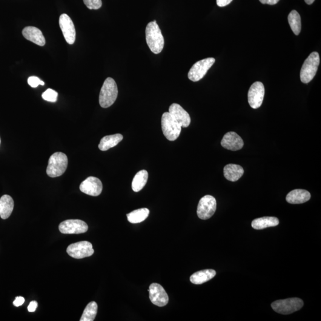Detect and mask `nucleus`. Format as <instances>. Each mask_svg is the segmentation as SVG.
I'll use <instances>...</instances> for the list:
<instances>
[{
    "label": "nucleus",
    "instance_id": "f704fd0d",
    "mask_svg": "<svg viewBox=\"0 0 321 321\" xmlns=\"http://www.w3.org/2000/svg\"><path fill=\"white\" fill-rule=\"evenodd\" d=\"M306 4L311 5L315 1V0H305Z\"/></svg>",
    "mask_w": 321,
    "mask_h": 321
},
{
    "label": "nucleus",
    "instance_id": "ddd939ff",
    "mask_svg": "<svg viewBox=\"0 0 321 321\" xmlns=\"http://www.w3.org/2000/svg\"><path fill=\"white\" fill-rule=\"evenodd\" d=\"M151 302L154 305L162 307L167 305L169 298L164 289L157 283H153L148 290Z\"/></svg>",
    "mask_w": 321,
    "mask_h": 321
},
{
    "label": "nucleus",
    "instance_id": "9b49d317",
    "mask_svg": "<svg viewBox=\"0 0 321 321\" xmlns=\"http://www.w3.org/2000/svg\"><path fill=\"white\" fill-rule=\"evenodd\" d=\"M265 96V88L262 83L255 82L252 84L248 93V101L251 107L254 109L261 106Z\"/></svg>",
    "mask_w": 321,
    "mask_h": 321
},
{
    "label": "nucleus",
    "instance_id": "2f4dec72",
    "mask_svg": "<svg viewBox=\"0 0 321 321\" xmlns=\"http://www.w3.org/2000/svg\"><path fill=\"white\" fill-rule=\"evenodd\" d=\"M233 0H217V4L220 7H225L230 4Z\"/></svg>",
    "mask_w": 321,
    "mask_h": 321
},
{
    "label": "nucleus",
    "instance_id": "a211bd4d",
    "mask_svg": "<svg viewBox=\"0 0 321 321\" xmlns=\"http://www.w3.org/2000/svg\"><path fill=\"white\" fill-rule=\"evenodd\" d=\"M311 193L303 189H295L286 196L287 202L291 204H301L308 202L311 199Z\"/></svg>",
    "mask_w": 321,
    "mask_h": 321
},
{
    "label": "nucleus",
    "instance_id": "c9c22d12",
    "mask_svg": "<svg viewBox=\"0 0 321 321\" xmlns=\"http://www.w3.org/2000/svg\"><path fill=\"white\" fill-rule=\"evenodd\" d=\"M0 143H1V139H0Z\"/></svg>",
    "mask_w": 321,
    "mask_h": 321
},
{
    "label": "nucleus",
    "instance_id": "4be33fe9",
    "mask_svg": "<svg viewBox=\"0 0 321 321\" xmlns=\"http://www.w3.org/2000/svg\"><path fill=\"white\" fill-rule=\"evenodd\" d=\"M279 225V220L276 217H264L255 219L252 222V227L255 230H262L266 228L276 227Z\"/></svg>",
    "mask_w": 321,
    "mask_h": 321
},
{
    "label": "nucleus",
    "instance_id": "7c9ffc66",
    "mask_svg": "<svg viewBox=\"0 0 321 321\" xmlns=\"http://www.w3.org/2000/svg\"><path fill=\"white\" fill-rule=\"evenodd\" d=\"M25 301L24 297L22 296L16 297V299L13 302V305L16 307H19V306L22 305L24 303Z\"/></svg>",
    "mask_w": 321,
    "mask_h": 321
},
{
    "label": "nucleus",
    "instance_id": "473e14b6",
    "mask_svg": "<svg viewBox=\"0 0 321 321\" xmlns=\"http://www.w3.org/2000/svg\"><path fill=\"white\" fill-rule=\"evenodd\" d=\"M38 307V303L36 301H32L29 305L28 307V310L30 312H33L36 311V309Z\"/></svg>",
    "mask_w": 321,
    "mask_h": 321
},
{
    "label": "nucleus",
    "instance_id": "6ab92c4d",
    "mask_svg": "<svg viewBox=\"0 0 321 321\" xmlns=\"http://www.w3.org/2000/svg\"><path fill=\"white\" fill-rule=\"evenodd\" d=\"M244 170L239 165L230 164L224 168L225 178L231 182H236L242 177Z\"/></svg>",
    "mask_w": 321,
    "mask_h": 321
},
{
    "label": "nucleus",
    "instance_id": "aec40b11",
    "mask_svg": "<svg viewBox=\"0 0 321 321\" xmlns=\"http://www.w3.org/2000/svg\"><path fill=\"white\" fill-rule=\"evenodd\" d=\"M216 272L213 269H204L199 271L192 275L190 280L194 285H202L208 282L216 276Z\"/></svg>",
    "mask_w": 321,
    "mask_h": 321
},
{
    "label": "nucleus",
    "instance_id": "7ed1b4c3",
    "mask_svg": "<svg viewBox=\"0 0 321 321\" xmlns=\"http://www.w3.org/2000/svg\"><path fill=\"white\" fill-rule=\"evenodd\" d=\"M68 159L66 155L61 152L54 153L48 160L47 174L50 177L62 176L67 168Z\"/></svg>",
    "mask_w": 321,
    "mask_h": 321
},
{
    "label": "nucleus",
    "instance_id": "20e7f679",
    "mask_svg": "<svg viewBox=\"0 0 321 321\" xmlns=\"http://www.w3.org/2000/svg\"><path fill=\"white\" fill-rule=\"evenodd\" d=\"M320 58L317 52L312 53L304 62L300 71V80L304 84H308L316 75L319 67Z\"/></svg>",
    "mask_w": 321,
    "mask_h": 321
},
{
    "label": "nucleus",
    "instance_id": "412c9836",
    "mask_svg": "<svg viewBox=\"0 0 321 321\" xmlns=\"http://www.w3.org/2000/svg\"><path fill=\"white\" fill-rule=\"evenodd\" d=\"M14 201L12 197L7 194L0 198V217L2 219H7L13 211Z\"/></svg>",
    "mask_w": 321,
    "mask_h": 321
},
{
    "label": "nucleus",
    "instance_id": "1a4fd4ad",
    "mask_svg": "<svg viewBox=\"0 0 321 321\" xmlns=\"http://www.w3.org/2000/svg\"><path fill=\"white\" fill-rule=\"evenodd\" d=\"M68 255L75 259H82L92 256L94 253L93 245L87 241L73 243L68 246Z\"/></svg>",
    "mask_w": 321,
    "mask_h": 321
},
{
    "label": "nucleus",
    "instance_id": "39448f33",
    "mask_svg": "<svg viewBox=\"0 0 321 321\" xmlns=\"http://www.w3.org/2000/svg\"><path fill=\"white\" fill-rule=\"evenodd\" d=\"M161 126L163 134L168 140L174 141L181 133L182 126L170 115L169 112L162 114Z\"/></svg>",
    "mask_w": 321,
    "mask_h": 321
},
{
    "label": "nucleus",
    "instance_id": "5701e85b",
    "mask_svg": "<svg viewBox=\"0 0 321 321\" xmlns=\"http://www.w3.org/2000/svg\"><path fill=\"white\" fill-rule=\"evenodd\" d=\"M123 136L121 134H115L113 135L105 136L101 140L98 148L102 151L110 150V148L116 147L122 141Z\"/></svg>",
    "mask_w": 321,
    "mask_h": 321
},
{
    "label": "nucleus",
    "instance_id": "f03ea898",
    "mask_svg": "<svg viewBox=\"0 0 321 321\" xmlns=\"http://www.w3.org/2000/svg\"><path fill=\"white\" fill-rule=\"evenodd\" d=\"M118 96V88L115 80L111 77L106 79L103 84L99 96V102L101 107L107 108L111 107L115 102Z\"/></svg>",
    "mask_w": 321,
    "mask_h": 321
},
{
    "label": "nucleus",
    "instance_id": "f257e3e1",
    "mask_svg": "<svg viewBox=\"0 0 321 321\" xmlns=\"http://www.w3.org/2000/svg\"><path fill=\"white\" fill-rule=\"evenodd\" d=\"M145 33L147 44L152 52L156 54L161 52L164 48V39L156 21L149 23Z\"/></svg>",
    "mask_w": 321,
    "mask_h": 321
},
{
    "label": "nucleus",
    "instance_id": "6e6552de",
    "mask_svg": "<svg viewBox=\"0 0 321 321\" xmlns=\"http://www.w3.org/2000/svg\"><path fill=\"white\" fill-rule=\"evenodd\" d=\"M217 209V201L215 197L206 195L200 199L197 206V216L201 220H208L213 216Z\"/></svg>",
    "mask_w": 321,
    "mask_h": 321
},
{
    "label": "nucleus",
    "instance_id": "9d476101",
    "mask_svg": "<svg viewBox=\"0 0 321 321\" xmlns=\"http://www.w3.org/2000/svg\"><path fill=\"white\" fill-rule=\"evenodd\" d=\"M88 230L87 224L80 220H65L59 225V230L63 234H81Z\"/></svg>",
    "mask_w": 321,
    "mask_h": 321
},
{
    "label": "nucleus",
    "instance_id": "c756f323",
    "mask_svg": "<svg viewBox=\"0 0 321 321\" xmlns=\"http://www.w3.org/2000/svg\"><path fill=\"white\" fill-rule=\"evenodd\" d=\"M28 83L31 87L34 88L38 87L39 85L42 86H44L45 85V83L44 82L42 81V80H40L38 77L36 76H31L29 77L28 79Z\"/></svg>",
    "mask_w": 321,
    "mask_h": 321
},
{
    "label": "nucleus",
    "instance_id": "0eeeda50",
    "mask_svg": "<svg viewBox=\"0 0 321 321\" xmlns=\"http://www.w3.org/2000/svg\"><path fill=\"white\" fill-rule=\"evenodd\" d=\"M216 60L214 58H207L196 62L189 71V79L193 82L201 80L209 69L213 66Z\"/></svg>",
    "mask_w": 321,
    "mask_h": 321
},
{
    "label": "nucleus",
    "instance_id": "f3484780",
    "mask_svg": "<svg viewBox=\"0 0 321 321\" xmlns=\"http://www.w3.org/2000/svg\"><path fill=\"white\" fill-rule=\"evenodd\" d=\"M23 36L28 41L32 42L39 46H44L45 39L42 31L38 28L33 27H26L22 31Z\"/></svg>",
    "mask_w": 321,
    "mask_h": 321
},
{
    "label": "nucleus",
    "instance_id": "a878e982",
    "mask_svg": "<svg viewBox=\"0 0 321 321\" xmlns=\"http://www.w3.org/2000/svg\"><path fill=\"white\" fill-rule=\"evenodd\" d=\"M289 25L296 35H299L301 31V18L296 10H292L288 16Z\"/></svg>",
    "mask_w": 321,
    "mask_h": 321
},
{
    "label": "nucleus",
    "instance_id": "4468645a",
    "mask_svg": "<svg viewBox=\"0 0 321 321\" xmlns=\"http://www.w3.org/2000/svg\"><path fill=\"white\" fill-rule=\"evenodd\" d=\"M102 188L101 180L93 176L88 177L80 185V191L93 196H99L101 193Z\"/></svg>",
    "mask_w": 321,
    "mask_h": 321
},
{
    "label": "nucleus",
    "instance_id": "423d86ee",
    "mask_svg": "<svg viewBox=\"0 0 321 321\" xmlns=\"http://www.w3.org/2000/svg\"><path fill=\"white\" fill-rule=\"evenodd\" d=\"M303 306V300L296 297L275 301L271 304V307L274 311L283 315L293 313L299 311Z\"/></svg>",
    "mask_w": 321,
    "mask_h": 321
},
{
    "label": "nucleus",
    "instance_id": "2eb2a0df",
    "mask_svg": "<svg viewBox=\"0 0 321 321\" xmlns=\"http://www.w3.org/2000/svg\"><path fill=\"white\" fill-rule=\"evenodd\" d=\"M221 145L227 150L236 151L241 150L244 145L243 140L239 135L234 131H230L223 136Z\"/></svg>",
    "mask_w": 321,
    "mask_h": 321
},
{
    "label": "nucleus",
    "instance_id": "c85d7f7f",
    "mask_svg": "<svg viewBox=\"0 0 321 321\" xmlns=\"http://www.w3.org/2000/svg\"><path fill=\"white\" fill-rule=\"evenodd\" d=\"M84 4L89 9L98 10L102 6L101 0H84Z\"/></svg>",
    "mask_w": 321,
    "mask_h": 321
},
{
    "label": "nucleus",
    "instance_id": "f8f14e48",
    "mask_svg": "<svg viewBox=\"0 0 321 321\" xmlns=\"http://www.w3.org/2000/svg\"><path fill=\"white\" fill-rule=\"evenodd\" d=\"M60 27L68 44L72 45L76 40V30L72 20L66 14H62L59 19Z\"/></svg>",
    "mask_w": 321,
    "mask_h": 321
},
{
    "label": "nucleus",
    "instance_id": "cd10ccee",
    "mask_svg": "<svg viewBox=\"0 0 321 321\" xmlns=\"http://www.w3.org/2000/svg\"><path fill=\"white\" fill-rule=\"evenodd\" d=\"M42 97L45 101L55 102L57 101V97H58V93L52 90V89H48L47 91L42 94Z\"/></svg>",
    "mask_w": 321,
    "mask_h": 321
},
{
    "label": "nucleus",
    "instance_id": "dca6fc26",
    "mask_svg": "<svg viewBox=\"0 0 321 321\" xmlns=\"http://www.w3.org/2000/svg\"><path fill=\"white\" fill-rule=\"evenodd\" d=\"M169 113L181 125L182 127L188 128L191 124V119L187 111L184 110L179 104H174L169 108Z\"/></svg>",
    "mask_w": 321,
    "mask_h": 321
},
{
    "label": "nucleus",
    "instance_id": "393cba45",
    "mask_svg": "<svg viewBox=\"0 0 321 321\" xmlns=\"http://www.w3.org/2000/svg\"><path fill=\"white\" fill-rule=\"evenodd\" d=\"M150 210L147 208H140L127 214L128 222L132 224L140 223L147 219Z\"/></svg>",
    "mask_w": 321,
    "mask_h": 321
},
{
    "label": "nucleus",
    "instance_id": "72a5a7b5",
    "mask_svg": "<svg viewBox=\"0 0 321 321\" xmlns=\"http://www.w3.org/2000/svg\"><path fill=\"white\" fill-rule=\"evenodd\" d=\"M259 1L263 4L275 5L280 0H259Z\"/></svg>",
    "mask_w": 321,
    "mask_h": 321
},
{
    "label": "nucleus",
    "instance_id": "bb28decb",
    "mask_svg": "<svg viewBox=\"0 0 321 321\" xmlns=\"http://www.w3.org/2000/svg\"><path fill=\"white\" fill-rule=\"evenodd\" d=\"M98 312V305L96 302H91L85 308L80 321H93Z\"/></svg>",
    "mask_w": 321,
    "mask_h": 321
},
{
    "label": "nucleus",
    "instance_id": "b1692460",
    "mask_svg": "<svg viewBox=\"0 0 321 321\" xmlns=\"http://www.w3.org/2000/svg\"><path fill=\"white\" fill-rule=\"evenodd\" d=\"M148 179V173L145 170H140L134 177L132 183H131V188L133 191L135 192H138L144 188L147 184Z\"/></svg>",
    "mask_w": 321,
    "mask_h": 321
}]
</instances>
